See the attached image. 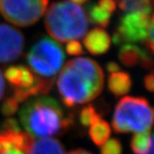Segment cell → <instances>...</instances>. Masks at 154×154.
<instances>
[{
  "label": "cell",
  "instance_id": "19",
  "mask_svg": "<svg viewBox=\"0 0 154 154\" xmlns=\"http://www.w3.org/2000/svg\"><path fill=\"white\" fill-rule=\"evenodd\" d=\"M19 106L20 105H18L15 100H13L11 97H9L4 101L2 105V108H1V111L5 116L13 115L18 110Z\"/></svg>",
  "mask_w": 154,
  "mask_h": 154
},
{
  "label": "cell",
  "instance_id": "15",
  "mask_svg": "<svg viewBox=\"0 0 154 154\" xmlns=\"http://www.w3.org/2000/svg\"><path fill=\"white\" fill-rule=\"evenodd\" d=\"M122 11L152 13L154 0H116Z\"/></svg>",
  "mask_w": 154,
  "mask_h": 154
},
{
  "label": "cell",
  "instance_id": "23",
  "mask_svg": "<svg viewBox=\"0 0 154 154\" xmlns=\"http://www.w3.org/2000/svg\"><path fill=\"white\" fill-rule=\"evenodd\" d=\"M106 69H107V71L109 73H114V72H117L120 70V67L117 63H116L114 62H110L107 63L106 65Z\"/></svg>",
  "mask_w": 154,
  "mask_h": 154
},
{
  "label": "cell",
  "instance_id": "6",
  "mask_svg": "<svg viewBox=\"0 0 154 154\" xmlns=\"http://www.w3.org/2000/svg\"><path fill=\"white\" fill-rule=\"evenodd\" d=\"M116 45L144 42L147 51L153 53V15L146 12H128L119 20L113 34Z\"/></svg>",
  "mask_w": 154,
  "mask_h": 154
},
{
  "label": "cell",
  "instance_id": "3",
  "mask_svg": "<svg viewBox=\"0 0 154 154\" xmlns=\"http://www.w3.org/2000/svg\"><path fill=\"white\" fill-rule=\"evenodd\" d=\"M45 15L49 34L62 43L82 38L88 28V19L82 8L71 1L51 4Z\"/></svg>",
  "mask_w": 154,
  "mask_h": 154
},
{
  "label": "cell",
  "instance_id": "16",
  "mask_svg": "<svg viewBox=\"0 0 154 154\" xmlns=\"http://www.w3.org/2000/svg\"><path fill=\"white\" fill-rule=\"evenodd\" d=\"M89 21L94 25L106 28L110 24V14L101 9L96 4H90L88 6Z\"/></svg>",
  "mask_w": 154,
  "mask_h": 154
},
{
  "label": "cell",
  "instance_id": "27",
  "mask_svg": "<svg viewBox=\"0 0 154 154\" xmlns=\"http://www.w3.org/2000/svg\"><path fill=\"white\" fill-rule=\"evenodd\" d=\"M89 0H71V2L73 3H75V4H76V5H83V4H86V3H88Z\"/></svg>",
  "mask_w": 154,
  "mask_h": 154
},
{
  "label": "cell",
  "instance_id": "1",
  "mask_svg": "<svg viewBox=\"0 0 154 154\" xmlns=\"http://www.w3.org/2000/svg\"><path fill=\"white\" fill-rule=\"evenodd\" d=\"M104 79L103 70L96 61L76 57L63 66L57 84L63 104L73 107L96 99L103 90Z\"/></svg>",
  "mask_w": 154,
  "mask_h": 154
},
{
  "label": "cell",
  "instance_id": "4",
  "mask_svg": "<svg viewBox=\"0 0 154 154\" xmlns=\"http://www.w3.org/2000/svg\"><path fill=\"white\" fill-rule=\"evenodd\" d=\"M153 121V110L142 97H124L116 106L112 126L116 133L142 134L150 131Z\"/></svg>",
  "mask_w": 154,
  "mask_h": 154
},
{
  "label": "cell",
  "instance_id": "24",
  "mask_svg": "<svg viewBox=\"0 0 154 154\" xmlns=\"http://www.w3.org/2000/svg\"><path fill=\"white\" fill-rule=\"evenodd\" d=\"M5 79L3 76L2 71L0 69V100L2 99L4 94H5Z\"/></svg>",
  "mask_w": 154,
  "mask_h": 154
},
{
  "label": "cell",
  "instance_id": "2",
  "mask_svg": "<svg viewBox=\"0 0 154 154\" xmlns=\"http://www.w3.org/2000/svg\"><path fill=\"white\" fill-rule=\"evenodd\" d=\"M20 121L31 136L46 139L62 134L71 127L73 117L48 96L28 99L20 110Z\"/></svg>",
  "mask_w": 154,
  "mask_h": 154
},
{
  "label": "cell",
  "instance_id": "12",
  "mask_svg": "<svg viewBox=\"0 0 154 154\" xmlns=\"http://www.w3.org/2000/svg\"><path fill=\"white\" fill-rule=\"evenodd\" d=\"M132 86L130 75L124 71L110 73L108 79V88L116 97L128 94Z\"/></svg>",
  "mask_w": 154,
  "mask_h": 154
},
{
  "label": "cell",
  "instance_id": "9",
  "mask_svg": "<svg viewBox=\"0 0 154 154\" xmlns=\"http://www.w3.org/2000/svg\"><path fill=\"white\" fill-rule=\"evenodd\" d=\"M118 57L122 63L127 67L140 65L146 69H150L153 65L152 58L150 57L148 51L132 44L122 45Z\"/></svg>",
  "mask_w": 154,
  "mask_h": 154
},
{
  "label": "cell",
  "instance_id": "7",
  "mask_svg": "<svg viewBox=\"0 0 154 154\" xmlns=\"http://www.w3.org/2000/svg\"><path fill=\"white\" fill-rule=\"evenodd\" d=\"M47 5L48 0H0V13L8 22L28 27L38 22Z\"/></svg>",
  "mask_w": 154,
  "mask_h": 154
},
{
  "label": "cell",
  "instance_id": "13",
  "mask_svg": "<svg viewBox=\"0 0 154 154\" xmlns=\"http://www.w3.org/2000/svg\"><path fill=\"white\" fill-rule=\"evenodd\" d=\"M110 135V127L107 122L100 119L94 122L89 128V136L94 144L102 146L105 144Z\"/></svg>",
  "mask_w": 154,
  "mask_h": 154
},
{
  "label": "cell",
  "instance_id": "20",
  "mask_svg": "<svg viewBox=\"0 0 154 154\" xmlns=\"http://www.w3.org/2000/svg\"><path fill=\"white\" fill-rule=\"evenodd\" d=\"M66 51L69 55L78 56L83 53V48L82 45L77 40H70L67 42Z\"/></svg>",
  "mask_w": 154,
  "mask_h": 154
},
{
  "label": "cell",
  "instance_id": "26",
  "mask_svg": "<svg viewBox=\"0 0 154 154\" xmlns=\"http://www.w3.org/2000/svg\"><path fill=\"white\" fill-rule=\"evenodd\" d=\"M68 154H92L91 152H89L86 150H83V149H77V150H74L69 152Z\"/></svg>",
  "mask_w": 154,
  "mask_h": 154
},
{
  "label": "cell",
  "instance_id": "21",
  "mask_svg": "<svg viewBox=\"0 0 154 154\" xmlns=\"http://www.w3.org/2000/svg\"><path fill=\"white\" fill-rule=\"evenodd\" d=\"M98 5L110 14L116 11L115 0H99Z\"/></svg>",
  "mask_w": 154,
  "mask_h": 154
},
{
  "label": "cell",
  "instance_id": "5",
  "mask_svg": "<svg viewBox=\"0 0 154 154\" xmlns=\"http://www.w3.org/2000/svg\"><path fill=\"white\" fill-rule=\"evenodd\" d=\"M64 52L51 38L43 37L33 45L27 55L29 68L35 76L54 82V78L63 66Z\"/></svg>",
  "mask_w": 154,
  "mask_h": 154
},
{
  "label": "cell",
  "instance_id": "22",
  "mask_svg": "<svg viewBox=\"0 0 154 154\" xmlns=\"http://www.w3.org/2000/svg\"><path fill=\"white\" fill-rule=\"evenodd\" d=\"M144 85L146 88V90L149 91L150 93H152L154 89V77L153 72L151 71V73L145 76L144 79Z\"/></svg>",
  "mask_w": 154,
  "mask_h": 154
},
{
  "label": "cell",
  "instance_id": "10",
  "mask_svg": "<svg viewBox=\"0 0 154 154\" xmlns=\"http://www.w3.org/2000/svg\"><path fill=\"white\" fill-rule=\"evenodd\" d=\"M83 43L90 53L101 55L110 49V38L104 29L95 28L86 35Z\"/></svg>",
  "mask_w": 154,
  "mask_h": 154
},
{
  "label": "cell",
  "instance_id": "17",
  "mask_svg": "<svg viewBox=\"0 0 154 154\" xmlns=\"http://www.w3.org/2000/svg\"><path fill=\"white\" fill-rule=\"evenodd\" d=\"M100 119H101L100 113L97 111V110L94 108V106L91 105L82 108L79 115L80 122L84 127H90L91 125H93L94 122H98Z\"/></svg>",
  "mask_w": 154,
  "mask_h": 154
},
{
  "label": "cell",
  "instance_id": "18",
  "mask_svg": "<svg viewBox=\"0 0 154 154\" xmlns=\"http://www.w3.org/2000/svg\"><path fill=\"white\" fill-rule=\"evenodd\" d=\"M122 146L117 139H111L102 145L100 154H122Z\"/></svg>",
  "mask_w": 154,
  "mask_h": 154
},
{
  "label": "cell",
  "instance_id": "28",
  "mask_svg": "<svg viewBox=\"0 0 154 154\" xmlns=\"http://www.w3.org/2000/svg\"><path fill=\"white\" fill-rule=\"evenodd\" d=\"M146 154H153V149H152V150H151V151H149L148 152H146Z\"/></svg>",
  "mask_w": 154,
  "mask_h": 154
},
{
  "label": "cell",
  "instance_id": "11",
  "mask_svg": "<svg viewBox=\"0 0 154 154\" xmlns=\"http://www.w3.org/2000/svg\"><path fill=\"white\" fill-rule=\"evenodd\" d=\"M23 152L25 154H65L62 143L52 138L39 139L36 140L33 138Z\"/></svg>",
  "mask_w": 154,
  "mask_h": 154
},
{
  "label": "cell",
  "instance_id": "25",
  "mask_svg": "<svg viewBox=\"0 0 154 154\" xmlns=\"http://www.w3.org/2000/svg\"><path fill=\"white\" fill-rule=\"evenodd\" d=\"M0 154H25L21 150H18V149H10V150H7L5 152H3Z\"/></svg>",
  "mask_w": 154,
  "mask_h": 154
},
{
  "label": "cell",
  "instance_id": "8",
  "mask_svg": "<svg viewBox=\"0 0 154 154\" xmlns=\"http://www.w3.org/2000/svg\"><path fill=\"white\" fill-rule=\"evenodd\" d=\"M24 44V36L18 29L0 24V63L17 60L23 53Z\"/></svg>",
  "mask_w": 154,
  "mask_h": 154
},
{
  "label": "cell",
  "instance_id": "14",
  "mask_svg": "<svg viewBox=\"0 0 154 154\" xmlns=\"http://www.w3.org/2000/svg\"><path fill=\"white\" fill-rule=\"evenodd\" d=\"M130 146L134 154H146L153 149L152 134L150 132L135 134L132 138Z\"/></svg>",
  "mask_w": 154,
  "mask_h": 154
}]
</instances>
